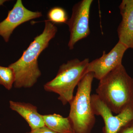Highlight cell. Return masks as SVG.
I'll return each mask as SVG.
<instances>
[{"instance_id": "obj_15", "label": "cell", "mask_w": 133, "mask_h": 133, "mask_svg": "<svg viewBox=\"0 0 133 133\" xmlns=\"http://www.w3.org/2000/svg\"><path fill=\"white\" fill-rule=\"evenodd\" d=\"M26 133H56L45 126L44 127L36 129Z\"/></svg>"}, {"instance_id": "obj_4", "label": "cell", "mask_w": 133, "mask_h": 133, "mask_svg": "<svg viewBox=\"0 0 133 133\" xmlns=\"http://www.w3.org/2000/svg\"><path fill=\"white\" fill-rule=\"evenodd\" d=\"M88 58L80 60L78 58L69 60L59 67L56 76L44 85L46 91L55 93L64 105L73 99L74 89L86 74Z\"/></svg>"}, {"instance_id": "obj_14", "label": "cell", "mask_w": 133, "mask_h": 133, "mask_svg": "<svg viewBox=\"0 0 133 133\" xmlns=\"http://www.w3.org/2000/svg\"><path fill=\"white\" fill-rule=\"evenodd\" d=\"M117 133H133V119L122 126Z\"/></svg>"}, {"instance_id": "obj_11", "label": "cell", "mask_w": 133, "mask_h": 133, "mask_svg": "<svg viewBox=\"0 0 133 133\" xmlns=\"http://www.w3.org/2000/svg\"><path fill=\"white\" fill-rule=\"evenodd\" d=\"M45 126L56 133H75L68 117L64 118L59 114L42 115Z\"/></svg>"}, {"instance_id": "obj_17", "label": "cell", "mask_w": 133, "mask_h": 133, "mask_svg": "<svg viewBox=\"0 0 133 133\" xmlns=\"http://www.w3.org/2000/svg\"><path fill=\"white\" fill-rule=\"evenodd\" d=\"M6 0H0V6H2L4 4V3L8 1Z\"/></svg>"}, {"instance_id": "obj_10", "label": "cell", "mask_w": 133, "mask_h": 133, "mask_svg": "<svg viewBox=\"0 0 133 133\" xmlns=\"http://www.w3.org/2000/svg\"><path fill=\"white\" fill-rule=\"evenodd\" d=\"M10 107L25 120L31 130L45 126L42 115L38 113L37 107L30 103L10 101Z\"/></svg>"}, {"instance_id": "obj_8", "label": "cell", "mask_w": 133, "mask_h": 133, "mask_svg": "<svg viewBox=\"0 0 133 133\" xmlns=\"http://www.w3.org/2000/svg\"><path fill=\"white\" fill-rule=\"evenodd\" d=\"M42 16V12L31 11L26 8L22 0H17L7 16L0 22V36L8 42L15 29L23 23Z\"/></svg>"}, {"instance_id": "obj_5", "label": "cell", "mask_w": 133, "mask_h": 133, "mask_svg": "<svg viewBox=\"0 0 133 133\" xmlns=\"http://www.w3.org/2000/svg\"><path fill=\"white\" fill-rule=\"evenodd\" d=\"M93 0H82L73 6L70 18L66 24L69 27L70 38L68 46L73 49L76 43L87 37L90 33L89 19Z\"/></svg>"}, {"instance_id": "obj_3", "label": "cell", "mask_w": 133, "mask_h": 133, "mask_svg": "<svg viewBox=\"0 0 133 133\" xmlns=\"http://www.w3.org/2000/svg\"><path fill=\"white\" fill-rule=\"evenodd\" d=\"M94 78L92 72L83 77L78 85L76 95L70 104L68 118L75 133H90L95 125L96 119L92 108L91 95Z\"/></svg>"}, {"instance_id": "obj_9", "label": "cell", "mask_w": 133, "mask_h": 133, "mask_svg": "<svg viewBox=\"0 0 133 133\" xmlns=\"http://www.w3.org/2000/svg\"><path fill=\"white\" fill-rule=\"evenodd\" d=\"M119 9L122 20L117 29L118 42L133 49V0H122Z\"/></svg>"}, {"instance_id": "obj_7", "label": "cell", "mask_w": 133, "mask_h": 133, "mask_svg": "<svg viewBox=\"0 0 133 133\" xmlns=\"http://www.w3.org/2000/svg\"><path fill=\"white\" fill-rule=\"evenodd\" d=\"M127 46L118 42L108 53L103 51L102 56L88 63L86 74L88 72L93 74L94 78L98 80L122 64V60L124 54L128 49Z\"/></svg>"}, {"instance_id": "obj_16", "label": "cell", "mask_w": 133, "mask_h": 133, "mask_svg": "<svg viewBox=\"0 0 133 133\" xmlns=\"http://www.w3.org/2000/svg\"><path fill=\"white\" fill-rule=\"evenodd\" d=\"M132 78V98H131V104L133 107V77Z\"/></svg>"}, {"instance_id": "obj_12", "label": "cell", "mask_w": 133, "mask_h": 133, "mask_svg": "<svg viewBox=\"0 0 133 133\" xmlns=\"http://www.w3.org/2000/svg\"><path fill=\"white\" fill-rule=\"evenodd\" d=\"M15 79V72L12 68L0 65V85L9 90L12 89Z\"/></svg>"}, {"instance_id": "obj_6", "label": "cell", "mask_w": 133, "mask_h": 133, "mask_svg": "<svg viewBox=\"0 0 133 133\" xmlns=\"http://www.w3.org/2000/svg\"><path fill=\"white\" fill-rule=\"evenodd\" d=\"M91 104L95 115L101 116L104 122L103 133H117L122 126L133 119V107L131 104L115 115L96 94L91 95Z\"/></svg>"}, {"instance_id": "obj_13", "label": "cell", "mask_w": 133, "mask_h": 133, "mask_svg": "<svg viewBox=\"0 0 133 133\" xmlns=\"http://www.w3.org/2000/svg\"><path fill=\"white\" fill-rule=\"evenodd\" d=\"M48 20L54 23H66L68 15L63 8L55 7L50 10L48 14Z\"/></svg>"}, {"instance_id": "obj_1", "label": "cell", "mask_w": 133, "mask_h": 133, "mask_svg": "<svg viewBox=\"0 0 133 133\" xmlns=\"http://www.w3.org/2000/svg\"><path fill=\"white\" fill-rule=\"evenodd\" d=\"M42 33L37 36L30 43L21 57L9 65L15 76L14 86L15 88H30L37 82L41 76L38 59L41 53L48 48L50 41L57 31L54 23L46 20Z\"/></svg>"}, {"instance_id": "obj_2", "label": "cell", "mask_w": 133, "mask_h": 133, "mask_svg": "<svg viewBox=\"0 0 133 133\" xmlns=\"http://www.w3.org/2000/svg\"><path fill=\"white\" fill-rule=\"evenodd\" d=\"M96 92L113 113L119 114L131 104L132 78L121 65L99 80Z\"/></svg>"}]
</instances>
